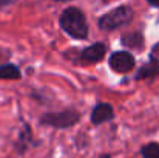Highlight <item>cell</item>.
Instances as JSON below:
<instances>
[{"instance_id": "obj_8", "label": "cell", "mask_w": 159, "mask_h": 158, "mask_svg": "<svg viewBox=\"0 0 159 158\" xmlns=\"http://www.w3.org/2000/svg\"><path fill=\"white\" fill-rule=\"evenodd\" d=\"M122 44L128 48H134V50H142L144 47V37L141 33H133V34H127L122 39Z\"/></svg>"}, {"instance_id": "obj_1", "label": "cell", "mask_w": 159, "mask_h": 158, "mask_svg": "<svg viewBox=\"0 0 159 158\" xmlns=\"http://www.w3.org/2000/svg\"><path fill=\"white\" fill-rule=\"evenodd\" d=\"M60 26L73 39L84 41L88 36L87 19H85V14L79 8H74V6L66 8L60 16Z\"/></svg>"}, {"instance_id": "obj_11", "label": "cell", "mask_w": 159, "mask_h": 158, "mask_svg": "<svg viewBox=\"0 0 159 158\" xmlns=\"http://www.w3.org/2000/svg\"><path fill=\"white\" fill-rule=\"evenodd\" d=\"M9 3H11V0H0V8H3V6H6Z\"/></svg>"}, {"instance_id": "obj_9", "label": "cell", "mask_w": 159, "mask_h": 158, "mask_svg": "<svg viewBox=\"0 0 159 158\" xmlns=\"http://www.w3.org/2000/svg\"><path fill=\"white\" fill-rule=\"evenodd\" d=\"M20 70L16 65H3L0 67V79H20Z\"/></svg>"}, {"instance_id": "obj_5", "label": "cell", "mask_w": 159, "mask_h": 158, "mask_svg": "<svg viewBox=\"0 0 159 158\" xmlns=\"http://www.w3.org/2000/svg\"><path fill=\"white\" fill-rule=\"evenodd\" d=\"M159 74V44L153 47L152 54H150V62L145 64L144 67H141L136 79H147V78H153Z\"/></svg>"}, {"instance_id": "obj_13", "label": "cell", "mask_w": 159, "mask_h": 158, "mask_svg": "<svg viewBox=\"0 0 159 158\" xmlns=\"http://www.w3.org/2000/svg\"><path fill=\"white\" fill-rule=\"evenodd\" d=\"M99 158H111L110 155H102V157H99Z\"/></svg>"}, {"instance_id": "obj_6", "label": "cell", "mask_w": 159, "mask_h": 158, "mask_svg": "<svg viewBox=\"0 0 159 158\" xmlns=\"http://www.w3.org/2000/svg\"><path fill=\"white\" fill-rule=\"evenodd\" d=\"M114 116V112H113V107L110 104H105V103H101L98 104L93 112H91V122L94 126H101L107 121H111Z\"/></svg>"}, {"instance_id": "obj_10", "label": "cell", "mask_w": 159, "mask_h": 158, "mask_svg": "<svg viewBox=\"0 0 159 158\" xmlns=\"http://www.w3.org/2000/svg\"><path fill=\"white\" fill-rule=\"evenodd\" d=\"M141 155L144 158H159V144L158 143H148L141 149Z\"/></svg>"}, {"instance_id": "obj_2", "label": "cell", "mask_w": 159, "mask_h": 158, "mask_svg": "<svg viewBox=\"0 0 159 158\" xmlns=\"http://www.w3.org/2000/svg\"><path fill=\"white\" fill-rule=\"evenodd\" d=\"M134 12L130 6H119L110 12H107L105 16H102L99 19V28L104 31H113L117 30L127 23L131 22Z\"/></svg>"}, {"instance_id": "obj_12", "label": "cell", "mask_w": 159, "mask_h": 158, "mask_svg": "<svg viewBox=\"0 0 159 158\" xmlns=\"http://www.w3.org/2000/svg\"><path fill=\"white\" fill-rule=\"evenodd\" d=\"M152 6H159V0H147Z\"/></svg>"}, {"instance_id": "obj_7", "label": "cell", "mask_w": 159, "mask_h": 158, "mask_svg": "<svg viewBox=\"0 0 159 158\" xmlns=\"http://www.w3.org/2000/svg\"><path fill=\"white\" fill-rule=\"evenodd\" d=\"M105 51L107 48L104 44H93L80 53V57H82V60H87V62H99L104 59Z\"/></svg>"}, {"instance_id": "obj_4", "label": "cell", "mask_w": 159, "mask_h": 158, "mask_svg": "<svg viewBox=\"0 0 159 158\" xmlns=\"http://www.w3.org/2000/svg\"><path fill=\"white\" fill-rule=\"evenodd\" d=\"M110 67L116 73H128L134 68L136 60L128 51H116L110 56Z\"/></svg>"}, {"instance_id": "obj_3", "label": "cell", "mask_w": 159, "mask_h": 158, "mask_svg": "<svg viewBox=\"0 0 159 158\" xmlns=\"http://www.w3.org/2000/svg\"><path fill=\"white\" fill-rule=\"evenodd\" d=\"M79 119H80V115L76 110H63V112L43 115L40 118V124L56 127V129H68V127L77 124Z\"/></svg>"}, {"instance_id": "obj_14", "label": "cell", "mask_w": 159, "mask_h": 158, "mask_svg": "<svg viewBox=\"0 0 159 158\" xmlns=\"http://www.w3.org/2000/svg\"><path fill=\"white\" fill-rule=\"evenodd\" d=\"M57 2H66V0H57Z\"/></svg>"}]
</instances>
